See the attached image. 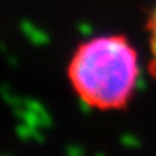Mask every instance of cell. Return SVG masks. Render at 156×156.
I'll return each mask as SVG.
<instances>
[{"mask_svg":"<svg viewBox=\"0 0 156 156\" xmlns=\"http://www.w3.org/2000/svg\"><path fill=\"white\" fill-rule=\"evenodd\" d=\"M68 80L87 106L121 109L130 102L140 80L138 53L124 35L94 37L74 50Z\"/></svg>","mask_w":156,"mask_h":156,"instance_id":"obj_1","label":"cell"},{"mask_svg":"<svg viewBox=\"0 0 156 156\" xmlns=\"http://www.w3.org/2000/svg\"><path fill=\"white\" fill-rule=\"evenodd\" d=\"M149 30V47H150V71L156 79V3L147 21Z\"/></svg>","mask_w":156,"mask_h":156,"instance_id":"obj_2","label":"cell"}]
</instances>
